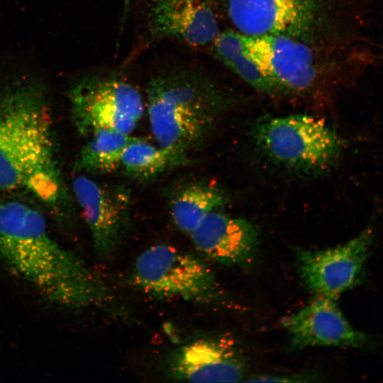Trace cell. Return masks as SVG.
Here are the masks:
<instances>
[{
	"label": "cell",
	"mask_w": 383,
	"mask_h": 383,
	"mask_svg": "<svg viewBox=\"0 0 383 383\" xmlns=\"http://www.w3.org/2000/svg\"><path fill=\"white\" fill-rule=\"evenodd\" d=\"M211 48L217 60L257 91L270 95L281 93L248 55L242 33L232 30L221 31Z\"/></svg>",
	"instance_id": "16"
},
{
	"label": "cell",
	"mask_w": 383,
	"mask_h": 383,
	"mask_svg": "<svg viewBox=\"0 0 383 383\" xmlns=\"http://www.w3.org/2000/svg\"><path fill=\"white\" fill-rule=\"evenodd\" d=\"M190 235L199 251L226 266L249 263L259 242V231L254 223L218 210L208 214Z\"/></svg>",
	"instance_id": "14"
},
{
	"label": "cell",
	"mask_w": 383,
	"mask_h": 383,
	"mask_svg": "<svg viewBox=\"0 0 383 383\" xmlns=\"http://www.w3.org/2000/svg\"><path fill=\"white\" fill-rule=\"evenodd\" d=\"M19 189L51 205L65 198L45 88L33 78L0 91V192Z\"/></svg>",
	"instance_id": "2"
},
{
	"label": "cell",
	"mask_w": 383,
	"mask_h": 383,
	"mask_svg": "<svg viewBox=\"0 0 383 383\" xmlns=\"http://www.w3.org/2000/svg\"><path fill=\"white\" fill-rule=\"evenodd\" d=\"M311 375L309 374H294L288 376H259L246 380L247 382H311L313 381Z\"/></svg>",
	"instance_id": "19"
},
{
	"label": "cell",
	"mask_w": 383,
	"mask_h": 383,
	"mask_svg": "<svg viewBox=\"0 0 383 383\" xmlns=\"http://www.w3.org/2000/svg\"><path fill=\"white\" fill-rule=\"evenodd\" d=\"M235 30L248 37L297 35L309 30L319 12L318 0H218Z\"/></svg>",
	"instance_id": "10"
},
{
	"label": "cell",
	"mask_w": 383,
	"mask_h": 383,
	"mask_svg": "<svg viewBox=\"0 0 383 383\" xmlns=\"http://www.w3.org/2000/svg\"><path fill=\"white\" fill-rule=\"evenodd\" d=\"M245 50L281 93H306L318 83L319 67L312 50L296 36L245 35Z\"/></svg>",
	"instance_id": "9"
},
{
	"label": "cell",
	"mask_w": 383,
	"mask_h": 383,
	"mask_svg": "<svg viewBox=\"0 0 383 383\" xmlns=\"http://www.w3.org/2000/svg\"><path fill=\"white\" fill-rule=\"evenodd\" d=\"M223 104L216 84L192 68L154 74L147 83L146 105L157 145L180 165L201 144Z\"/></svg>",
	"instance_id": "3"
},
{
	"label": "cell",
	"mask_w": 383,
	"mask_h": 383,
	"mask_svg": "<svg viewBox=\"0 0 383 383\" xmlns=\"http://www.w3.org/2000/svg\"><path fill=\"white\" fill-rule=\"evenodd\" d=\"M68 98L74 126L84 136L100 129L131 134L145 111L139 90L113 73L79 79L70 89Z\"/></svg>",
	"instance_id": "5"
},
{
	"label": "cell",
	"mask_w": 383,
	"mask_h": 383,
	"mask_svg": "<svg viewBox=\"0 0 383 383\" xmlns=\"http://www.w3.org/2000/svg\"><path fill=\"white\" fill-rule=\"evenodd\" d=\"M133 282L157 298L200 304L215 303L221 298L215 276L202 260L165 244L151 246L138 256Z\"/></svg>",
	"instance_id": "6"
},
{
	"label": "cell",
	"mask_w": 383,
	"mask_h": 383,
	"mask_svg": "<svg viewBox=\"0 0 383 383\" xmlns=\"http://www.w3.org/2000/svg\"><path fill=\"white\" fill-rule=\"evenodd\" d=\"M0 258L50 301L72 309H109L114 296L77 255L49 235L43 216L16 200H0Z\"/></svg>",
	"instance_id": "1"
},
{
	"label": "cell",
	"mask_w": 383,
	"mask_h": 383,
	"mask_svg": "<svg viewBox=\"0 0 383 383\" xmlns=\"http://www.w3.org/2000/svg\"><path fill=\"white\" fill-rule=\"evenodd\" d=\"M146 21L152 40H172L194 48L211 45L221 33L209 0H151Z\"/></svg>",
	"instance_id": "12"
},
{
	"label": "cell",
	"mask_w": 383,
	"mask_h": 383,
	"mask_svg": "<svg viewBox=\"0 0 383 383\" xmlns=\"http://www.w3.org/2000/svg\"><path fill=\"white\" fill-rule=\"evenodd\" d=\"M72 185L96 255L101 260L109 258L128 228L130 189L122 184L99 182L85 174L77 176Z\"/></svg>",
	"instance_id": "7"
},
{
	"label": "cell",
	"mask_w": 383,
	"mask_h": 383,
	"mask_svg": "<svg viewBox=\"0 0 383 383\" xmlns=\"http://www.w3.org/2000/svg\"><path fill=\"white\" fill-rule=\"evenodd\" d=\"M89 137L74 166L85 174L108 173L120 167L125 149L138 138L109 129L97 130Z\"/></svg>",
	"instance_id": "17"
},
{
	"label": "cell",
	"mask_w": 383,
	"mask_h": 383,
	"mask_svg": "<svg viewBox=\"0 0 383 383\" xmlns=\"http://www.w3.org/2000/svg\"><path fill=\"white\" fill-rule=\"evenodd\" d=\"M179 166L165 150L139 137L126 147L120 162V167L127 175L139 180L155 178Z\"/></svg>",
	"instance_id": "18"
},
{
	"label": "cell",
	"mask_w": 383,
	"mask_h": 383,
	"mask_svg": "<svg viewBox=\"0 0 383 383\" xmlns=\"http://www.w3.org/2000/svg\"><path fill=\"white\" fill-rule=\"evenodd\" d=\"M251 133L257 148L270 160L302 172L328 167L343 147L333 129L308 115L265 116L254 123Z\"/></svg>",
	"instance_id": "4"
},
{
	"label": "cell",
	"mask_w": 383,
	"mask_h": 383,
	"mask_svg": "<svg viewBox=\"0 0 383 383\" xmlns=\"http://www.w3.org/2000/svg\"><path fill=\"white\" fill-rule=\"evenodd\" d=\"M281 325L295 349L315 346L362 348L370 337L355 330L340 310L335 299L318 296L298 311L284 316Z\"/></svg>",
	"instance_id": "13"
},
{
	"label": "cell",
	"mask_w": 383,
	"mask_h": 383,
	"mask_svg": "<svg viewBox=\"0 0 383 383\" xmlns=\"http://www.w3.org/2000/svg\"><path fill=\"white\" fill-rule=\"evenodd\" d=\"M170 213L175 226L182 232L191 233L211 212L227 202L226 194L211 184L179 182L167 194Z\"/></svg>",
	"instance_id": "15"
},
{
	"label": "cell",
	"mask_w": 383,
	"mask_h": 383,
	"mask_svg": "<svg viewBox=\"0 0 383 383\" xmlns=\"http://www.w3.org/2000/svg\"><path fill=\"white\" fill-rule=\"evenodd\" d=\"M131 0H123V13L121 18V27H123L126 23L127 16L129 11Z\"/></svg>",
	"instance_id": "20"
},
{
	"label": "cell",
	"mask_w": 383,
	"mask_h": 383,
	"mask_svg": "<svg viewBox=\"0 0 383 383\" xmlns=\"http://www.w3.org/2000/svg\"><path fill=\"white\" fill-rule=\"evenodd\" d=\"M246 363L233 340L223 336L200 338L177 349L167 370L175 380L194 382H237L244 377Z\"/></svg>",
	"instance_id": "11"
},
{
	"label": "cell",
	"mask_w": 383,
	"mask_h": 383,
	"mask_svg": "<svg viewBox=\"0 0 383 383\" xmlns=\"http://www.w3.org/2000/svg\"><path fill=\"white\" fill-rule=\"evenodd\" d=\"M367 227L358 235L339 246L298 252L299 276L308 291L335 299L355 286L363 277L364 266L373 240Z\"/></svg>",
	"instance_id": "8"
}]
</instances>
